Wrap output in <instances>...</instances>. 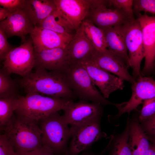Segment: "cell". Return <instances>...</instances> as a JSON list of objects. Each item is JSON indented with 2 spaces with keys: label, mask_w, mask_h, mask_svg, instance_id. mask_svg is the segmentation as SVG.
Segmentation results:
<instances>
[{
  "label": "cell",
  "mask_w": 155,
  "mask_h": 155,
  "mask_svg": "<svg viewBox=\"0 0 155 155\" xmlns=\"http://www.w3.org/2000/svg\"><path fill=\"white\" fill-rule=\"evenodd\" d=\"M18 82L26 94L37 93L72 100L76 98L68 84L65 72L38 69Z\"/></svg>",
  "instance_id": "obj_1"
},
{
  "label": "cell",
  "mask_w": 155,
  "mask_h": 155,
  "mask_svg": "<svg viewBox=\"0 0 155 155\" xmlns=\"http://www.w3.org/2000/svg\"><path fill=\"white\" fill-rule=\"evenodd\" d=\"M73 100L56 98L37 93L19 96L15 113L31 119L38 123L51 114L63 110Z\"/></svg>",
  "instance_id": "obj_3"
},
{
  "label": "cell",
  "mask_w": 155,
  "mask_h": 155,
  "mask_svg": "<svg viewBox=\"0 0 155 155\" xmlns=\"http://www.w3.org/2000/svg\"><path fill=\"white\" fill-rule=\"evenodd\" d=\"M102 106L82 100L76 102L72 101L63 110V116L71 127L80 126L100 119L103 112Z\"/></svg>",
  "instance_id": "obj_10"
},
{
  "label": "cell",
  "mask_w": 155,
  "mask_h": 155,
  "mask_svg": "<svg viewBox=\"0 0 155 155\" xmlns=\"http://www.w3.org/2000/svg\"><path fill=\"white\" fill-rule=\"evenodd\" d=\"M131 89V96L128 101L115 103L119 110L117 117L125 113H129L145 100L155 97V80L142 75L132 84Z\"/></svg>",
  "instance_id": "obj_11"
},
{
  "label": "cell",
  "mask_w": 155,
  "mask_h": 155,
  "mask_svg": "<svg viewBox=\"0 0 155 155\" xmlns=\"http://www.w3.org/2000/svg\"><path fill=\"white\" fill-rule=\"evenodd\" d=\"M10 75L2 68L0 69V98L19 96V84L18 81L13 80Z\"/></svg>",
  "instance_id": "obj_26"
},
{
  "label": "cell",
  "mask_w": 155,
  "mask_h": 155,
  "mask_svg": "<svg viewBox=\"0 0 155 155\" xmlns=\"http://www.w3.org/2000/svg\"><path fill=\"white\" fill-rule=\"evenodd\" d=\"M57 8L54 0H25L23 11L34 26H39Z\"/></svg>",
  "instance_id": "obj_20"
},
{
  "label": "cell",
  "mask_w": 155,
  "mask_h": 155,
  "mask_svg": "<svg viewBox=\"0 0 155 155\" xmlns=\"http://www.w3.org/2000/svg\"><path fill=\"white\" fill-rule=\"evenodd\" d=\"M137 16L141 28L144 51L145 62L142 73L144 75L150 73L155 69V16H149L146 13Z\"/></svg>",
  "instance_id": "obj_12"
},
{
  "label": "cell",
  "mask_w": 155,
  "mask_h": 155,
  "mask_svg": "<svg viewBox=\"0 0 155 155\" xmlns=\"http://www.w3.org/2000/svg\"><path fill=\"white\" fill-rule=\"evenodd\" d=\"M38 123L27 117L14 114L1 131L17 154L43 148L42 131Z\"/></svg>",
  "instance_id": "obj_2"
},
{
  "label": "cell",
  "mask_w": 155,
  "mask_h": 155,
  "mask_svg": "<svg viewBox=\"0 0 155 155\" xmlns=\"http://www.w3.org/2000/svg\"><path fill=\"white\" fill-rule=\"evenodd\" d=\"M108 6V0H91L86 19L103 30L125 25L135 19L121 9L109 8Z\"/></svg>",
  "instance_id": "obj_6"
},
{
  "label": "cell",
  "mask_w": 155,
  "mask_h": 155,
  "mask_svg": "<svg viewBox=\"0 0 155 155\" xmlns=\"http://www.w3.org/2000/svg\"><path fill=\"white\" fill-rule=\"evenodd\" d=\"M143 122V127L148 137L155 139V113Z\"/></svg>",
  "instance_id": "obj_34"
},
{
  "label": "cell",
  "mask_w": 155,
  "mask_h": 155,
  "mask_svg": "<svg viewBox=\"0 0 155 155\" xmlns=\"http://www.w3.org/2000/svg\"><path fill=\"white\" fill-rule=\"evenodd\" d=\"M19 96L0 98V128L2 130L12 117L19 101Z\"/></svg>",
  "instance_id": "obj_25"
},
{
  "label": "cell",
  "mask_w": 155,
  "mask_h": 155,
  "mask_svg": "<svg viewBox=\"0 0 155 155\" xmlns=\"http://www.w3.org/2000/svg\"><path fill=\"white\" fill-rule=\"evenodd\" d=\"M91 60L102 69L114 74L124 81L132 84L135 81L129 73L128 67L123 60L108 49L101 51L96 50Z\"/></svg>",
  "instance_id": "obj_18"
},
{
  "label": "cell",
  "mask_w": 155,
  "mask_h": 155,
  "mask_svg": "<svg viewBox=\"0 0 155 155\" xmlns=\"http://www.w3.org/2000/svg\"><path fill=\"white\" fill-rule=\"evenodd\" d=\"M75 34H61L37 26L30 34L34 48L40 50L66 48Z\"/></svg>",
  "instance_id": "obj_17"
},
{
  "label": "cell",
  "mask_w": 155,
  "mask_h": 155,
  "mask_svg": "<svg viewBox=\"0 0 155 155\" xmlns=\"http://www.w3.org/2000/svg\"><path fill=\"white\" fill-rule=\"evenodd\" d=\"M154 62H155V55H154Z\"/></svg>",
  "instance_id": "obj_40"
},
{
  "label": "cell",
  "mask_w": 155,
  "mask_h": 155,
  "mask_svg": "<svg viewBox=\"0 0 155 155\" xmlns=\"http://www.w3.org/2000/svg\"><path fill=\"white\" fill-rule=\"evenodd\" d=\"M15 155H57L51 151L43 148L40 149L27 152L23 153L17 154Z\"/></svg>",
  "instance_id": "obj_35"
},
{
  "label": "cell",
  "mask_w": 155,
  "mask_h": 155,
  "mask_svg": "<svg viewBox=\"0 0 155 155\" xmlns=\"http://www.w3.org/2000/svg\"><path fill=\"white\" fill-rule=\"evenodd\" d=\"M148 136L134 119L129 126V144L133 155H146L150 144Z\"/></svg>",
  "instance_id": "obj_22"
},
{
  "label": "cell",
  "mask_w": 155,
  "mask_h": 155,
  "mask_svg": "<svg viewBox=\"0 0 155 155\" xmlns=\"http://www.w3.org/2000/svg\"><path fill=\"white\" fill-rule=\"evenodd\" d=\"M2 68L9 74L23 77L31 72L34 67V47L31 39L14 48L3 61Z\"/></svg>",
  "instance_id": "obj_8"
},
{
  "label": "cell",
  "mask_w": 155,
  "mask_h": 155,
  "mask_svg": "<svg viewBox=\"0 0 155 155\" xmlns=\"http://www.w3.org/2000/svg\"><path fill=\"white\" fill-rule=\"evenodd\" d=\"M38 26L63 34H73V31H76L57 9L53 11Z\"/></svg>",
  "instance_id": "obj_24"
},
{
  "label": "cell",
  "mask_w": 155,
  "mask_h": 155,
  "mask_svg": "<svg viewBox=\"0 0 155 155\" xmlns=\"http://www.w3.org/2000/svg\"><path fill=\"white\" fill-rule=\"evenodd\" d=\"M121 27L127 49L129 67L132 69L133 77L135 80L142 75L141 64L145 57L141 25L135 19Z\"/></svg>",
  "instance_id": "obj_7"
},
{
  "label": "cell",
  "mask_w": 155,
  "mask_h": 155,
  "mask_svg": "<svg viewBox=\"0 0 155 155\" xmlns=\"http://www.w3.org/2000/svg\"><path fill=\"white\" fill-rule=\"evenodd\" d=\"M34 67L36 69H42L65 72L69 66L66 48L42 50L34 48Z\"/></svg>",
  "instance_id": "obj_14"
},
{
  "label": "cell",
  "mask_w": 155,
  "mask_h": 155,
  "mask_svg": "<svg viewBox=\"0 0 155 155\" xmlns=\"http://www.w3.org/2000/svg\"><path fill=\"white\" fill-rule=\"evenodd\" d=\"M82 25L86 36L96 50L101 51L108 49V45L103 30L87 19Z\"/></svg>",
  "instance_id": "obj_23"
},
{
  "label": "cell",
  "mask_w": 155,
  "mask_h": 155,
  "mask_svg": "<svg viewBox=\"0 0 155 155\" xmlns=\"http://www.w3.org/2000/svg\"><path fill=\"white\" fill-rule=\"evenodd\" d=\"M16 153L5 135H1L0 155H15Z\"/></svg>",
  "instance_id": "obj_33"
},
{
  "label": "cell",
  "mask_w": 155,
  "mask_h": 155,
  "mask_svg": "<svg viewBox=\"0 0 155 155\" xmlns=\"http://www.w3.org/2000/svg\"><path fill=\"white\" fill-rule=\"evenodd\" d=\"M3 30L0 28V60L3 61L8 54L14 48L8 42Z\"/></svg>",
  "instance_id": "obj_31"
},
{
  "label": "cell",
  "mask_w": 155,
  "mask_h": 155,
  "mask_svg": "<svg viewBox=\"0 0 155 155\" xmlns=\"http://www.w3.org/2000/svg\"><path fill=\"white\" fill-rule=\"evenodd\" d=\"M134 14L136 16L141 12L155 14V0H133Z\"/></svg>",
  "instance_id": "obj_28"
},
{
  "label": "cell",
  "mask_w": 155,
  "mask_h": 155,
  "mask_svg": "<svg viewBox=\"0 0 155 155\" xmlns=\"http://www.w3.org/2000/svg\"><path fill=\"white\" fill-rule=\"evenodd\" d=\"M65 73L69 87L76 97L102 105L114 104L98 91L86 69L80 63L69 66Z\"/></svg>",
  "instance_id": "obj_5"
},
{
  "label": "cell",
  "mask_w": 155,
  "mask_h": 155,
  "mask_svg": "<svg viewBox=\"0 0 155 155\" xmlns=\"http://www.w3.org/2000/svg\"><path fill=\"white\" fill-rule=\"evenodd\" d=\"M11 13L7 9L3 7L0 8V21H2L8 17Z\"/></svg>",
  "instance_id": "obj_36"
},
{
  "label": "cell",
  "mask_w": 155,
  "mask_h": 155,
  "mask_svg": "<svg viewBox=\"0 0 155 155\" xmlns=\"http://www.w3.org/2000/svg\"><path fill=\"white\" fill-rule=\"evenodd\" d=\"M155 113V97L144 100L139 116L140 121L143 122Z\"/></svg>",
  "instance_id": "obj_30"
},
{
  "label": "cell",
  "mask_w": 155,
  "mask_h": 155,
  "mask_svg": "<svg viewBox=\"0 0 155 155\" xmlns=\"http://www.w3.org/2000/svg\"><path fill=\"white\" fill-rule=\"evenodd\" d=\"M129 126L128 123L124 132L115 141L111 155H133L128 143Z\"/></svg>",
  "instance_id": "obj_27"
},
{
  "label": "cell",
  "mask_w": 155,
  "mask_h": 155,
  "mask_svg": "<svg viewBox=\"0 0 155 155\" xmlns=\"http://www.w3.org/2000/svg\"><path fill=\"white\" fill-rule=\"evenodd\" d=\"M25 0H0V5L11 13L23 10Z\"/></svg>",
  "instance_id": "obj_32"
},
{
  "label": "cell",
  "mask_w": 155,
  "mask_h": 155,
  "mask_svg": "<svg viewBox=\"0 0 155 155\" xmlns=\"http://www.w3.org/2000/svg\"><path fill=\"white\" fill-rule=\"evenodd\" d=\"M40 123L43 148L57 155L65 152L66 154V148L71 133L69 125L63 116L55 112Z\"/></svg>",
  "instance_id": "obj_4"
},
{
  "label": "cell",
  "mask_w": 155,
  "mask_h": 155,
  "mask_svg": "<svg viewBox=\"0 0 155 155\" xmlns=\"http://www.w3.org/2000/svg\"><path fill=\"white\" fill-rule=\"evenodd\" d=\"M149 140L155 146V139L152 138L148 137Z\"/></svg>",
  "instance_id": "obj_39"
},
{
  "label": "cell",
  "mask_w": 155,
  "mask_h": 155,
  "mask_svg": "<svg viewBox=\"0 0 155 155\" xmlns=\"http://www.w3.org/2000/svg\"><path fill=\"white\" fill-rule=\"evenodd\" d=\"M100 120L79 126L71 127V140L66 155H79L104 135L101 131Z\"/></svg>",
  "instance_id": "obj_9"
},
{
  "label": "cell",
  "mask_w": 155,
  "mask_h": 155,
  "mask_svg": "<svg viewBox=\"0 0 155 155\" xmlns=\"http://www.w3.org/2000/svg\"><path fill=\"white\" fill-rule=\"evenodd\" d=\"M57 10L75 31L86 18L91 0H54Z\"/></svg>",
  "instance_id": "obj_15"
},
{
  "label": "cell",
  "mask_w": 155,
  "mask_h": 155,
  "mask_svg": "<svg viewBox=\"0 0 155 155\" xmlns=\"http://www.w3.org/2000/svg\"><path fill=\"white\" fill-rule=\"evenodd\" d=\"M87 71L94 85L97 86L104 97L124 87V80L102 69L91 60L80 63Z\"/></svg>",
  "instance_id": "obj_13"
},
{
  "label": "cell",
  "mask_w": 155,
  "mask_h": 155,
  "mask_svg": "<svg viewBox=\"0 0 155 155\" xmlns=\"http://www.w3.org/2000/svg\"><path fill=\"white\" fill-rule=\"evenodd\" d=\"M34 27L23 10L11 13L7 19L0 22V28L3 30L7 38L18 36L21 38L23 43L26 40V35L30 34Z\"/></svg>",
  "instance_id": "obj_19"
},
{
  "label": "cell",
  "mask_w": 155,
  "mask_h": 155,
  "mask_svg": "<svg viewBox=\"0 0 155 155\" xmlns=\"http://www.w3.org/2000/svg\"><path fill=\"white\" fill-rule=\"evenodd\" d=\"M121 26L104 30L108 49L121 58L128 67H130L127 49L123 35Z\"/></svg>",
  "instance_id": "obj_21"
},
{
  "label": "cell",
  "mask_w": 155,
  "mask_h": 155,
  "mask_svg": "<svg viewBox=\"0 0 155 155\" xmlns=\"http://www.w3.org/2000/svg\"><path fill=\"white\" fill-rule=\"evenodd\" d=\"M109 6L121 9L132 18H135L133 9V0H109Z\"/></svg>",
  "instance_id": "obj_29"
},
{
  "label": "cell",
  "mask_w": 155,
  "mask_h": 155,
  "mask_svg": "<svg viewBox=\"0 0 155 155\" xmlns=\"http://www.w3.org/2000/svg\"><path fill=\"white\" fill-rule=\"evenodd\" d=\"M66 49L69 66L91 60L96 50L86 36L82 24Z\"/></svg>",
  "instance_id": "obj_16"
},
{
  "label": "cell",
  "mask_w": 155,
  "mask_h": 155,
  "mask_svg": "<svg viewBox=\"0 0 155 155\" xmlns=\"http://www.w3.org/2000/svg\"><path fill=\"white\" fill-rule=\"evenodd\" d=\"M146 155H155V146L154 145L150 144Z\"/></svg>",
  "instance_id": "obj_37"
},
{
  "label": "cell",
  "mask_w": 155,
  "mask_h": 155,
  "mask_svg": "<svg viewBox=\"0 0 155 155\" xmlns=\"http://www.w3.org/2000/svg\"><path fill=\"white\" fill-rule=\"evenodd\" d=\"M78 155H98L93 152L86 150Z\"/></svg>",
  "instance_id": "obj_38"
}]
</instances>
